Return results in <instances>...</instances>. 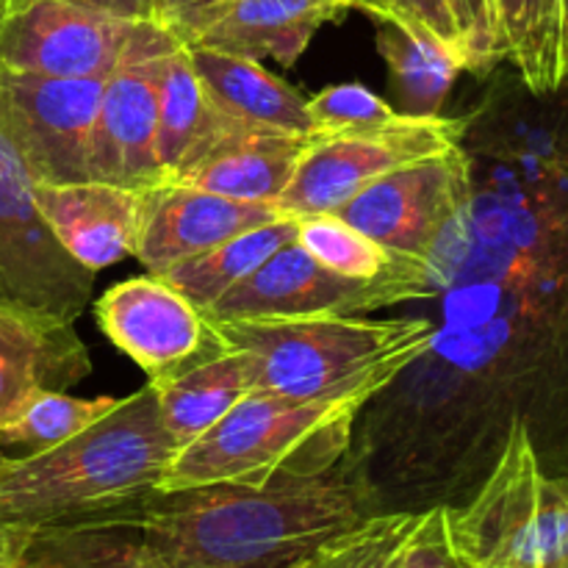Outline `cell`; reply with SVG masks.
<instances>
[{
  "instance_id": "cell-18",
  "label": "cell",
  "mask_w": 568,
  "mask_h": 568,
  "mask_svg": "<svg viewBox=\"0 0 568 568\" xmlns=\"http://www.w3.org/2000/svg\"><path fill=\"white\" fill-rule=\"evenodd\" d=\"M308 144L311 136L239 128L170 183L197 186L242 203L275 205L292 183Z\"/></svg>"
},
{
  "instance_id": "cell-30",
  "label": "cell",
  "mask_w": 568,
  "mask_h": 568,
  "mask_svg": "<svg viewBox=\"0 0 568 568\" xmlns=\"http://www.w3.org/2000/svg\"><path fill=\"white\" fill-rule=\"evenodd\" d=\"M388 9H392L388 22H394L399 31L442 50L460 70H466L464 44H460L449 0H388Z\"/></svg>"
},
{
  "instance_id": "cell-5",
  "label": "cell",
  "mask_w": 568,
  "mask_h": 568,
  "mask_svg": "<svg viewBox=\"0 0 568 568\" xmlns=\"http://www.w3.org/2000/svg\"><path fill=\"white\" fill-rule=\"evenodd\" d=\"M449 532L471 568H568V491L544 475L525 422L508 427L480 488L449 508Z\"/></svg>"
},
{
  "instance_id": "cell-31",
  "label": "cell",
  "mask_w": 568,
  "mask_h": 568,
  "mask_svg": "<svg viewBox=\"0 0 568 568\" xmlns=\"http://www.w3.org/2000/svg\"><path fill=\"white\" fill-rule=\"evenodd\" d=\"M460 44H464L466 70L486 75L499 61H505L497 31V9L494 0H449Z\"/></svg>"
},
{
  "instance_id": "cell-34",
  "label": "cell",
  "mask_w": 568,
  "mask_h": 568,
  "mask_svg": "<svg viewBox=\"0 0 568 568\" xmlns=\"http://www.w3.org/2000/svg\"><path fill=\"white\" fill-rule=\"evenodd\" d=\"M333 3H338L342 9H361V11H366V14L375 17V20H381V22L392 20V9H388V0H333Z\"/></svg>"
},
{
  "instance_id": "cell-21",
  "label": "cell",
  "mask_w": 568,
  "mask_h": 568,
  "mask_svg": "<svg viewBox=\"0 0 568 568\" xmlns=\"http://www.w3.org/2000/svg\"><path fill=\"white\" fill-rule=\"evenodd\" d=\"M159 414L178 449L209 433L239 399L253 392L247 355L222 344L175 375L150 381Z\"/></svg>"
},
{
  "instance_id": "cell-27",
  "label": "cell",
  "mask_w": 568,
  "mask_h": 568,
  "mask_svg": "<svg viewBox=\"0 0 568 568\" xmlns=\"http://www.w3.org/2000/svg\"><path fill=\"white\" fill-rule=\"evenodd\" d=\"M297 242L311 258L320 261L327 270L347 277H377L383 272L394 270L408 258L388 253L377 242H372L366 233L344 222L336 214H320L300 220Z\"/></svg>"
},
{
  "instance_id": "cell-3",
  "label": "cell",
  "mask_w": 568,
  "mask_h": 568,
  "mask_svg": "<svg viewBox=\"0 0 568 568\" xmlns=\"http://www.w3.org/2000/svg\"><path fill=\"white\" fill-rule=\"evenodd\" d=\"M225 347L247 355L253 392L288 399L375 397L433 347L427 320H209Z\"/></svg>"
},
{
  "instance_id": "cell-7",
  "label": "cell",
  "mask_w": 568,
  "mask_h": 568,
  "mask_svg": "<svg viewBox=\"0 0 568 568\" xmlns=\"http://www.w3.org/2000/svg\"><path fill=\"white\" fill-rule=\"evenodd\" d=\"M464 128L438 114H397L381 125L314 136L275 209L297 220L333 214L377 178L458 148Z\"/></svg>"
},
{
  "instance_id": "cell-33",
  "label": "cell",
  "mask_w": 568,
  "mask_h": 568,
  "mask_svg": "<svg viewBox=\"0 0 568 568\" xmlns=\"http://www.w3.org/2000/svg\"><path fill=\"white\" fill-rule=\"evenodd\" d=\"M20 3L22 0H14V3H11V9ZM64 3L83 6V9H92V11H103V14L125 17V20L161 22V26H166L164 0H64Z\"/></svg>"
},
{
  "instance_id": "cell-4",
  "label": "cell",
  "mask_w": 568,
  "mask_h": 568,
  "mask_svg": "<svg viewBox=\"0 0 568 568\" xmlns=\"http://www.w3.org/2000/svg\"><path fill=\"white\" fill-rule=\"evenodd\" d=\"M366 394L342 399H288L250 392L209 433L166 466L159 491L214 483H264L283 471H327L349 447Z\"/></svg>"
},
{
  "instance_id": "cell-36",
  "label": "cell",
  "mask_w": 568,
  "mask_h": 568,
  "mask_svg": "<svg viewBox=\"0 0 568 568\" xmlns=\"http://www.w3.org/2000/svg\"><path fill=\"white\" fill-rule=\"evenodd\" d=\"M209 3H216V0H164L166 26H170V22H175L178 17L189 14V11H194V9H203V6H209Z\"/></svg>"
},
{
  "instance_id": "cell-38",
  "label": "cell",
  "mask_w": 568,
  "mask_h": 568,
  "mask_svg": "<svg viewBox=\"0 0 568 568\" xmlns=\"http://www.w3.org/2000/svg\"><path fill=\"white\" fill-rule=\"evenodd\" d=\"M0 458H3V455H0Z\"/></svg>"
},
{
  "instance_id": "cell-32",
  "label": "cell",
  "mask_w": 568,
  "mask_h": 568,
  "mask_svg": "<svg viewBox=\"0 0 568 568\" xmlns=\"http://www.w3.org/2000/svg\"><path fill=\"white\" fill-rule=\"evenodd\" d=\"M399 568H471L458 552L449 532V505L422 510L405 541Z\"/></svg>"
},
{
  "instance_id": "cell-17",
  "label": "cell",
  "mask_w": 568,
  "mask_h": 568,
  "mask_svg": "<svg viewBox=\"0 0 568 568\" xmlns=\"http://www.w3.org/2000/svg\"><path fill=\"white\" fill-rule=\"evenodd\" d=\"M33 197L61 247L94 275L136 255L144 192L75 181L33 183Z\"/></svg>"
},
{
  "instance_id": "cell-16",
  "label": "cell",
  "mask_w": 568,
  "mask_h": 568,
  "mask_svg": "<svg viewBox=\"0 0 568 568\" xmlns=\"http://www.w3.org/2000/svg\"><path fill=\"white\" fill-rule=\"evenodd\" d=\"M92 369L72 322L0 300V427L39 392L78 386Z\"/></svg>"
},
{
  "instance_id": "cell-19",
  "label": "cell",
  "mask_w": 568,
  "mask_h": 568,
  "mask_svg": "<svg viewBox=\"0 0 568 568\" xmlns=\"http://www.w3.org/2000/svg\"><path fill=\"white\" fill-rule=\"evenodd\" d=\"M194 72L220 111L247 128L292 133L314 139V122L308 114V98L272 75L261 61L222 53L211 48H189Z\"/></svg>"
},
{
  "instance_id": "cell-13",
  "label": "cell",
  "mask_w": 568,
  "mask_h": 568,
  "mask_svg": "<svg viewBox=\"0 0 568 568\" xmlns=\"http://www.w3.org/2000/svg\"><path fill=\"white\" fill-rule=\"evenodd\" d=\"M178 44L133 55L103 81L89 153V181L116 183L136 192L164 183L155 155L159 87L164 59Z\"/></svg>"
},
{
  "instance_id": "cell-15",
  "label": "cell",
  "mask_w": 568,
  "mask_h": 568,
  "mask_svg": "<svg viewBox=\"0 0 568 568\" xmlns=\"http://www.w3.org/2000/svg\"><path fill=\"white\" fill-rule=\"evenodd\" d=\"M283 216L275 205L242 203L183 183H161L144 192L136 258L150 275L205 253L244 231Z\"/></svg>"
},
{
  "instance_id": "cell-6",
  "label": "cell",
  "mask_w": 568,
  "mask_h": 568,
  "mask_svg": "<svg viewBox=\"0 0 568 568\" xmlns=\"http://www.w3.org/2000/svg\"><path fill=\"white\" fill-rule=\"evenodd\" d=\"M436 292L433 266L403 261L377 277H347L311 258L300 242L272 253L253 275L227 292L209 320H325L358 316Z\"/></svg>"
},
{
  "instance_id": "cell-35",
  "label": "cell",
  "mask_w": 568,
  "mask_h": 568,
  "mask_svg": "<svg viewBox=\"0 0 568 568\" xmlns=\"http://www.w3.org/2000/svg\"><path fill=\"white\" fill-rule=\"evenodd\" d=\"M0 568L17 566V532L11 527H0Z\"/></svg>"
},
{
  "instance_id": "cell-11",
  "label": "cell",
  "mask_w": 568,
  "mask_h": 568,
  "mask_svg": "<svg viewBox=\"0 0 568 568\" xmlns=\"http://www.w3.org/2000/svg\"><path fill=\"white\" fill-rule=\"evenodd\" d=\"M94 272L59 244L33 197V178L0 133V300L75 322Z\"/></svg>"
},
{
  "instance_id": "cell-26",
  "label": "cell",
  "mask_w": 568,
  "mask_h": 568,
  "mask_svg": "<svg viewBox=\"0 0 568 568\" xmlns=\"http://www.w3.org/2000/svg\"><path fill=\"white\" fill-rule=\"evenodd\" d=\"M419 514L422 510H386L369 516L294 568H399L405 541Z\"/></svg>"
},
{
  "instance_id": "cell-20",
  "label": "cell",
  "mask_w": 568,
  "mask_h": 568,
  "mask_svg": "<svg viewBox=\"0 0 568 568\" xmlns=\"http://www.w3.org/2000/svg\"><path fill=\"white\" fill-rule=\"evenodd\" d=\"M239 128L247 125L231 120L225 111L216 109L200 75L194 72L189 50L178 44L164 59L159 87L155 155H159L164 183L175 181L186 166H192L200 155L209 153L220 139Z\"/></svg>"
},
{
  "instance_id": "cell-8",
  "label": "cell",
  "mask_w": 568,
  "mask_h": 568,
  "mask_svg": "<svg viewBox=\"0 0 568 568\" xmlns=\"http://www.w3.org/2000/svg\"><path fill=\"white\" fill-rule=\"evenodd\" d=\"M178 42L161 22L125 20L64 0H22L0 20V67L53 78H109L122 61Z\"/></svg>"
},
{
  "instance_id": "cell-23",
  "label": "cell",
  "mask_w": 568,
  "mask_h": 568,
  "mask_svg": "<svg viewBox=\"0 0 568 568\" xmlns=\"http://www.w3.org/2000/svg\"><path fill=\"white\" fill-rule=\"evenodd\" d=\"M503 55L530 94H555L568 78V0H494Z\"/></svg>"
},
{
  "instance_id": "cell-22",
  "label": "cell",
  "mask_w": 568,
  "mask_h": 568,
  "mask_svg": "<svg viewBox=\"0 0 568 568\" xmlns=\"http://www.w3.org/2000/svg\"><path fill=\"white\" fill-rule=\"evenodd\" d=\"M14 532L20 568H164L136 519Z\"/></svg>"
},
{
  "instance_id": "cell-28",
  "label": "cell",
  "mask_w": 568,
  "mask_h": 568,
  "mask_svg": "<svg viewBox=\"0 0 568 568\" xmlns=\"http://www.w3.org/2000/svg\"><path fill=\"white\" fill-rule=\"evenodd\" d=\"M308 114L314 122V136H327L353 128L381 125L394 120L399 111L361 83H338L308 98Z\"/></svg>"
},
{
  "instance_id": "cell-24",
  "label": "cell",
  "mask_w": 568,
  "mask_h": 568,
  "mask_svg": "<svg viewBox=\"0 0 568 568\" xmlns=\"http://www.w3.org/2000/svg\"><path fill=\"white\" fill-rule=\"evenodd\" d=\"M300 220L297 216H277L266 225L244 231L205 253L192 255L186 261H178L170 270L159 272L164 283L192 300L200 311H209L225 297L227 292L247 281L272 253L292 244L297 239Z\"/></svg>"
},
{
  "instance_id": "cell-37",
  "label": "cell",
  "mask_w": 568,
  "mask_h": 568,
  "mask_svg": "<svg viewBox=\"0 0 568 568\" xmlns=\"http://www.w3.org/2000/svg\"><path fill=\"white\" fill-rule=\"evenodd\" d=\"M11 3H14V0H0V20H3V17L9 14V11H11Z\"/></svg>"
},
{
  "instance_id": "cell-12",
  "label": "cell",
  "mask_w": 568,
  "mask_h": 568,
  "mask_svg": "<svg viewBox=\"0 0 568 568\" xmlns=\"http://www.w3.org/2000/svg\"><path fill=\"white\" fill-rule=\"evenodd\" d=\"M94 316L116 349L136 361L150 381L175 375L222 347L205 311L155 275L111 286Z\"/></svg>"
},
{
  "instance_id": "cell-29",
  "label": "cell",
  "mask_w": 568,
  "mask_h": 568,
  "mask_svg": "<svg viewBox=\"0 0 568 568\" xmlns=\"http://www.w3.org/2000/svg\"><path fill=\"white\" fill-rule=\"evenodd\" d=\"M386 26L388 33L383 37V48L392 59L394 72H399L405 87L414 89L419 98H442L449 81L460 72V67L442 50L399 31L394 22H386Z\"/></svg>"
},
{
  "instance_id": "cell-2",
  "label": "cell",
  "mask_w": 568,
  "mask_h": 568,
  "mask_svg": "<svg viewBox=\"0 0 568 568\" xmlns=\"http://www.w3.org/2000/svg\"><path fill=\"white\" fill-rule=\"evenodd\" d=\"M175 455L148 383L59 447L0 458V527L50 530L136 519Z\"/></svg>"
},
{
  "instance_id": "cell-25",
  "label": "cell",
  "mask_w": 568,
  "mask_h": 568,
  "mask_svg": "<svg viewBox=\"0 0 568 568\" xmlns=\"http://www.w3.org/2000/svg\"><path fill=\"white\" fill-rule=\"evenodd\" d=\"M116 403L120 399L114 397L78 399L64 392H39L14 419L0 427V455L3 449H17L9 458H22L59 447L83 427L103 419Z\"/></svg>"
},
{
  "instance_id": "cell-14",
  "label": "cell",
  "mask_w": 568,
  "mask_h": 568,
  "mask_svg": "<svg viewBox=\"0 0 568 568\" xmlns=\"http://www.w3.org/2000/svg\"><path fill=\"white\" fill-rule=\"evenodd\" d=\"M333 0H216L170 22L189 48H211L244 59L292 67L325 22L342 14Z\"/></svg>"
},
{
  "instance_id": "cell-1",
  "label": "cell",
  "mask_w": 568,
  "mask_h": 568,
  "mask_svg": "<svg viewBox=\"0 0 568 568\" xmlns=\"http://www.w3.org/2000/svg\"><path fill=\"white\" fill-rule=\"evenodd\" d=\"M375 514L369 483L338 460L264 483L159 491L136 525L164 568H294Z\"/></svg>"
},
{
  "instance_id": "cell-10",
  "label": "cell",
  "mask_w": 568,
  "mask_h": 568,
  "mask_svg": "<svg viewBox=\"0 0 568 568\" xmlns=\"http://www.w3.org/2000/svg\"><path fill=\"white\" fill-rule=\"evenodd\" d=\"M105 78H53L0 67V133L33 183L89 181Z\"/></svg>"
},
{
  "instance_id": "cell-9",
  "label": "cell",
  "mask_w": 568,
  "mask_h": 568,
  "mask_svg": "<svg viewBox=\"0 0 568 568\" xmlns=\"http://www.w3.org/2000/svg\"><path fill=\"white\" fill-rule=\"evenodd\" d=\"M471 205V164L464 144L410 161L361 189L333 211L399 258L433 266L438 242Z\"/></svg>"
}]
</instances>
